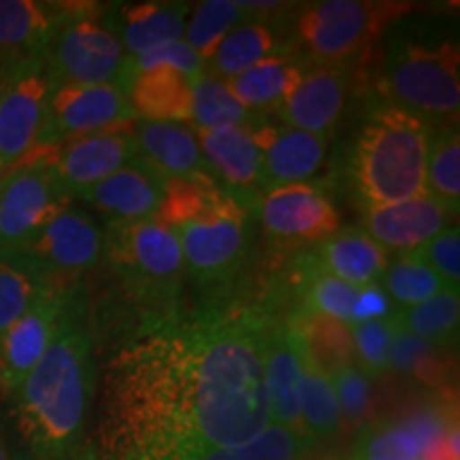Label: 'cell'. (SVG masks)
<instances>
[{
	"label": "cell",
	"instance_id": "f35d334b",
	"mask_svg": "<svg viewBox=\"0 0 460 460\" xmlns=\"http://www.w3.org/2000/svg\"><path fill=\"white\" fill-rule=\"evenodd\" d=\"M441 352L444 349L399 329L393 339V348H390V369L416 377L429 386H439L447 371Z\"/></svg>",
	"mask_w": 460,
	"mask_h": 460
},
{
	"label": "cell",
	"instance_id": "60d3db41",
	"mask_svg": "<svg viewBox=\"0 0 460 460\" xmlns=\"http://www.w3.org/2000/svg\"><path fill=\"white\" fill-rule=\"evenodd\" d=\"M312 446L301 435L271 424L250 444L228 450H214L190 460H298Z\"/></svg>",
	"mask_w": 460,
	"mask_h": 460
},
{
	"label": "cell",
	"instance_id": "7a4b0ae2",
	"mask_svg": "<svg viewBox=\"0 0 460 460\" xmlns=\"http://www.w3.org/2000/svg\"><path fill=\"white\" fill-rule=\"evenodd\" d=\"M84 314L71 290L49 348L13 393L17 430L39 460H60L71 452L88 422L96 367Z\"/></svg>",
	"mask_w": 460,
	"mask_h": 460
},
{
	"label": "cell",
	"instance_id": "8d00e7d4",
	"mask_svg": "<svg viewBox=\"0 0 460 460\" xmlns=\"http://www.w3.org/2000/svg\"><path fill=\"white\" fill-rule=\"evenodd\" d=\"M295 312L298 314V322H301L305 349H307L309 358L326 376H331L332 371L348 365V362H354V343L348 324L326 318V315H307L298 309Z\"/></svg>",
	"mask_w": 460,
	"mask_h": 460
},
{
	"label": "cell",
	"instance_id": "e0dca14e",
	"mask_svg": "<svg viewBox=\"0 0 460 460\" xmlns=\"http://www.w3.org/2000/svg\"><path fill=\"white\" fill-rule=\"evenodd\" d=\"M262 154L261 188L262 194L275 188L307 183L324 163L331 137L309 135L284 124H269L261 119L250 128Z\"/></svg>",
	"mask_w": 460,
	"mask_h": 460
},
{
	"label": "cell",
	"instance_id": "e575fe53",
	"mask_svg": "<svg viewBox=\"0 0 460 460\" xmlns=\"http://www.w3.org/2000/svg\"><path fill=\"white\" fill-rule=\"evenodd\" d=\"M379 284L386 290L396 309L411 307V305L429 301L430 296L439 295V292L450 290L444 284V279L416 252L401 254L393 262H388Z\"/></svg>",
	"mask_w": 460,
	"mask_h": 460
},
{
	"label": "cell",
	"instance_id": "8fae6325",
	"mask_svg": "<svg viewBox=\"0 0 460 460\" xmlns=\"http://www.w3.org/2000/svg\"><path fill=\"white\" fill-rule=\"evenodd\" d=\"M15 256L24 258L45 281L62 286V278H73L101 264L105 258V230L85 211L68 207Z\"/></svg>",
	"mask_w": 460,
	"mask_h": 460
},
{
	"label": "cell",
	"instance_id": "9a60e30c",
	"mask_svg": "<svg viewBox=\"0 0 460 460\" xmlns=\"http://www.w3.org/2000/svg\"><path fill=\"white\" fill-rule=\"evenodd\" d=\"M264 233L278 241L322 243L339 230V214L326 192L314 183L275 188L258 200Z\"/></svg>",
	"mask_w": 460,
	"mask_h": 460
},
{
	"label": "cell",
	"instance_id": "ac0fdd59",
	"mask_svg": "<svg viewBox=\"0 0 460 460\" xmlns=\"http://www.w3.org/2000/svg\"><path fill=\"white\" fill-rule=\"evenodd\" d=\"M454 217L456 214L450 207H446L433 194L424 192L401 203L367 207L362 224L365 233L386 252L413 254L441 230L452 226Z\"/></svg>",
	"mask_w": 460,
	"mask_h": 460
},
{
	"label": "cell",
	"instance_id": "4316f807",
	"mask_svg": "<svg viewBox=\"0 0 460 460\" xmlns=\"http://www.w3.org/2000/svg\"><path fill=\"white\" fill-rule=\"evenodd\" d=\"M303 73L305 68L296 58L279 51V54L264 58L237 77L224 82V85L247 111L262 115L278 111L284 105L296 84L301 82Z\"/></svg>",
	"mask_w": 460,
	"mask_h": 460
},
{
	"label": "cell",
	"instance_id": "c3c4849f",
	"mask_svg": "<svg viewBox=\"0 0 460 460\" xmlns=\"http://www.w3.org/2000/svg\"><path fill=\"white\" fill-rule=\"evenodd\" d=\"M3 256H4V252H3V250H0V258H3Z\"/></svg>",
	"mask_w": 460,
	"mask_h": 460
},
{
	"label": "cell",
	"instance_id": "7dc6e473",
	"mask_svg": "<svg viewBox=\"0 0 460 460\" xmlns=\"http://www.w3.org/2000/svg\"><path fill=\"white\" fill-rule=\"evenodd\" d=\"M3 172H4V166H3V163H0V177H3Z\"/></svg>",
	"mask_w": 460,
	"mask_h": 460
},
{
	"label": "cell",
	"instance_id": "d4e9b609",
	"mask_svg": "<svg viewBox=\"0 0 460 460\" xmlns=\"http://www.w3.org/2000/svg\"><path fill=\"white\" fill-rule=\"evenodd\" d=\"M135 115L146 122H188L192 113V79L171 66L135 73L128 85Z\"/></svg>",
	"mask_w": 460,
	"mask_h": 460
},
{
	"label": "cell",
	"instance_id": "7bdbcfd3",
	"mask_svg": "<svg viewBox=\"0 0 460 460\" xmlns=\"http://www.w3.org/2000/svg\"><path fill=\"white\" fill-rule=\"evenodd\" d=\"M416 254L444 279L450 290L460 288V230L456 224L441 230L437 237L424 243Z\"/></svg>",
	"mask_w": 460,
	"mask_h": 460
},
{
	"label": "cell",
	"instance_id": "4fadbf2b",
	"mask_svg": "<svg viewBox=\"0 0 460 460\" xmlns=\"http://www.w3.org/2000/svg\"><path fill=\"white\" fill-rule=\"evenodd\" d=\"M48 101L45 62L0 79V163L4 171L13 169L41 146Z\"/></svg>",
	"mask_w": 460,
	"mask_h": 460
},
{
	"label": "cell",
	"instance_id": "7402d4cb",
	"mask_svg": "<svg viewBox=\"0 0 460 460\" xmlns=\"http://www.w3.org/2000/svg\"><path fill=\"white\" fill-rule=\"evenodd\" d=\"M58 3L0 0V79L45 62Z\"/></svg>",
	"mask_w": 460,
	"mask_h": 460
},
{
	"label": "cell",
	"instance_id": "8992f818",
	"mask_svg": "<svg viewBox=\"0 0 460 460\" xmlns=\"http://www.w3.org/2000/svg\"><path fill=\"white\" fill-rule=\"evenodd\" d=\"M130 65L132 58L126 56L101 9L58 3V20L45 56L49 90L96 84H124L128 88Z\"/></svg>",
	"mask_w": 460,
	"mask_h": 460
},
{
	"label": "cell",
	"instance_id": "9c48e42d",
	"mask_svg": "<svg viewBox=\"0 0 460 460\" xmlns=\"http://www.w3.org/2000/svg\"><path fill=\"white\" fill-rule=\"evenodd\" d=\"M66 192L49 166L48 147H37L0 177V250L22 254L45 226L71 207Z\"/></svg>",
	"mask_w": 460,
	"mask_h": 460
},
{
	"label": "cell",
	"instance_id": "f6af8a7d",
	"mask_svg": "<svg viewBox=\"0 0 460 460\" xmlns=\"http://www.w3.org/2000/svg\"><path fill=\"white\" fill-rule=\"evenodd\" d=\"M394 312H396L394 303L390 301L386 290H384L382 284L377 281V284L358 288V298H356L352 324H360V322L379 320V318H390V315H394Z\"/></svg>",
	"mask_w": 460,
	"mask_h": 460
},
{
	"label": "cell",
	"instance_id": "6da1fadb",
	"mask_svg": "<svg viewBox=\"0 0 460 460\" xmlns=\"http://www.w3.org/2000/svg\"><path fill=\"white\" fill-rule=\"evenodd\" d=\"M269 307L203 305L152 318L102 382V460H190L271 427L262 335Z\"/></svg>",
	"mask_w": 460,
	"mask_h": 460
},
{
	"label": "cell",
	"instance_id": "44dd1931",
	"mask_svg": "<svg viewBox=\"0 0 460 460\" xmlns=\"http://www.w3.org/2000/svg\"><path fill=\"white\" fill-rule=\"evenodd\" d=\"M197 139L200 152L209 164L211 175L237 203L258 207L261 188L262 154L254 137L247 128H224V130H199ZM250 211V209H247ZM252 214V211H250Z\"/></svg>",
	"mask_w": 460,
	"mask_h": 460
},
{
	"label": "cell",
	"instance_id": "603a6c76",
	"mask_svg": "<svg viewBox=\"0 0 460 460\" xmlns=\"http://www.w3.org/2000/svg\"><path fill=\"white\" fill-rule=\"evenodd\" d=\"M190 13L192 4L158 0V3L115 4L105 22L119 39L126 56L135 60L164 45L183 41Z\"/></svg>",
	"mask_w": 460,
	"mask_h": 460
},
{
	"label": "cell",
	"instance_id": "ab89813d",
	"mask_svg": "<svg viewBox=\"0 0 460 460\" xmlns=\"http://www.w3.org/2000/svg\"><path fill=\"white\" fill-rule=\"evenodd\" d=\"M399 331L394 315L360 322L349 326L354 343V362L369 379H379L390 371V348Z\"/></svg>",
	"mask_w": 460,
	"mask_h": 460
},
{
	"label": "cell",
	"instance_id": "bcb514c9",
	"mask_svg": "<svg viewBox=\"0 0 460 460\" xmlns=\"http://www.w3.org/2000/svg\"><path fill=\"white\" fill-rule=\"evenodd\" d=\"M0 460H11V458H9V454H7V450H4L3 441H0Z\"/></svg>",
	"mask_w": 460,
	"mask_h": 460
},
{
	"label": "cell",
	"instance_id": "2e32d148",
	"mask_svg": "<svg viewBox=\"0 0 460 460\" xmlns=\"http://www.w3.org/2000/svg\"><path fill=\"white\" fill-rule=\"evenodd\" d=\"M68 295L66 286H48L0 337V384L15 393L54 339Z\"/></svg>",
	"mask_w": 460,
	"mask_h": 460
},
{
	"label": "cell",
	"instance_id": "f1b7e54d",
	"mask_svg": "<svg viewBox=\"0 0 460 460\" xmlns=\"http://www.w3.org/2000/svg\"><path fill=\"white\" fill-rule=\"evenodd\" d=\"M273 54H279V43L273 31L264 20L252 17L241 22L222 39L205 65V73L220 82H228Z\"/></svg>",
	"mask_w": 460,
	"mask_h": 460
},
{
	"label": "cell",
	"instance_id": "ee69618b",
	"mask_svg": "<svg viewBox=\"0 0 460 460\" xmlns=\"http://www.w3.org/2000/svg\"><path fill=\"white\" fill-rule=\"evenodd\" d=\"M154 66H171L175 68V71L186 75V77L192 79V82L205 73L203 60H200V58L194 54V51L190 49L183 41L164 45V48L149 51V54H143L139 58H135L130 65L132 75L147 71V68H154Z\"/></svg>",
	"mask_w": 460,
	"mask_h": 460
},
{
	"label": "cell",
	"instance_id": "5bb4252c",
	"mask_svg": "<svg viewBox=\"0 0 460 460\" xmlns=\"http://www.w3.org/2000/svg\"><path fill=\"white\" fill-rule=\"evenodd\" d=\"M130 126L68 137L56 146H45L49 166L73 199L139 156Z\"/></svg>",
	"mask_w": 460,
	"mask_h": 460
},
{
	"label": "cell",
	"instance_id": "d6986e66",
	"mask_svg": "<svg viewBox=\"0 0 460 460\" xmlns=\"http://www.w3.org/2000/svg\"><path fill=\"white\" fill-rule=\"evenodd\" d=\"M166 183L169 180L163 172L139 154L107 180L84 190L75 199H82L105 214L109 222L152 220L158 216L164 200Z\"/></svg>",
	"mask_w": 460,
	"mask_h": 460
},
{
	"label": "cell",
	"instance_id": "4dcf8cb0",
	"mask_svg": "<svg viewBox=\"0 0 460 460\" xmlns=\"http://www.w3.org/2000/svg\"><path fill=\"white\" fill-rule=\"evenodd\" d=\"M305 341V339H303ZM301 427L307 444L314 447L318 441L331 439L341 427L337 396L329 376L303 354V382H301Z\"/></svg>",
	"mask_w": 460,
	"mask_h": 460
},
{
	"label": "cell",
	"instance_id": "3957f363",
	"mask_svg": "<svg viewBox=\"0 0 460 460\" xmlns=\"http://www.w3.org/2000/svg\"><path fill=\"white\" fill-rule=\"evenodd\" d=\"M156 220L175 234L186 273L199 286L214 290L243 269L250 211L214 177L169 180Z\"/></svg>",
	"mask_w": 460,
	"mask_h": 460
},
{
	"label": "cell",
	"instance_id": "83f0119b",
	"mask_svg": "<svg viewBox=\"0 0 460 460\" xmlns=\"http://www.w3.org/2000/svg\"><path fill=\"white\" fill-rule=\"evenodd\" d=\"M356 298H358V288L326 273L315 256H307L298 262L295 309L301 314L326 315L349 326L354 318Z\"/></svg>",
	"mask_w": 460,
	"mask_h": 460
},
{
	"label": "cell",
	"instance_id": "ba28073f",
	"mask_svg": "<svg viewBox=\"0 0 460 460\" xmlns=\"http://www.w3.org/2000/svg\"><path fill=\"white\" fill-rule=\"evenodd\" d=\"M407 4L324 0L307 4L296 17V37L315 65L343 66L365 54Z\"/></svg>",
	"mask_w": 460,
	"mask_h": 460
},
{
	"label": "cell",
	"instance_id": "836d02e7",
	"mask_svg": "<svg viewBox=\"0 0 460 460\" xmlns=\"http://www.w3.org/2000/svg\"><path fill=\"white\" fill-rule=\"evenodd\" d=\"M245 20L252 17L234 0H207L190 13L183 43L207 65L222 39Z\"/></svg>",
	"mask_w": 460,
	"mask_h": 460
},
{
	"label": "cell",
	"instance_id": "1f68e13d",
	"mask_svg": "<svg viewBox=\"0 0 460 460\" xmlns=\"http://www.w3.org/2000/svg\"><path fill=\"white\" fill-rule=\"evenodd\" d=\"M190 119L199 130H224V128H247L256 126L262 115H256L241 105L230 94L220 79L203 73L192 82V113Z\"/></svg>",
	"mask_w": 460,
	"mask_h": 460
},
{
	"label": "cell",
	"instance_id": "cb8c5ba5",
	"mask_svg": "<svg viewBox=\"0 0 460 460\" xmlns=\"http://www.w3.org/2000/svg\"><path fill=\"white\" fill-rule=\"evenodd\" d=\"M137 149L166 180H194L214 177L200 152L197 130L183 122H132Z\"/></svg>",
	"mask_w": 460,
	"mask_h": 460
},
{
	"label": "cell",
	"instance_id": "484cf974",
	"mask_svg": "<svg viewBox=\"0 0 460 460\" xmlns=\"http://www.w3.org/2000/svg\"><path fill=\"white\" fill-rule=\"evenodd\" d=\"M315 261L326 273L354 288L377 284L388 267V252L365 230H337L320 243Z\"/></svg>",
	"mask_w": 460,
	"mask_h": 460
},
{
	"label": "cell",
	"instance_id": "d6a6232c",
	"mask_svg": "<svg viewBox=\"0 0 460 460\" xmlns=\"http://www.w3.org/2000/svg\"><path fill=\"white\" fill-rule=\"evenodd\" d=\"M427 192L458 214L460 137L456 124H439V128H429Z\"/></svg>",
	"mask_w": 460,
	"mask_h": 460
},
{
	"label": "cell",
	"instance_id": "5b68a950",
	"mask_svg": "<svg viewBox=\"0 0 460 460\" xmlns=\"http://www.w3.org/2000/svg\"><path fill=\"white\" fill-rule=\"evenodd\" d=\"M102 261L132 296L156 309V318L175 312L186 267L175 234L156 217L109 222Z\"/></svg>",
	"mask_w": 460,
	"mask_h": 460
},
{
	"label": "cell",
	"instance_id": "b9f144b4",
	"mask_svg": "<svg viewBox=\"0 0 460 460\" xmlns=\"http://www.w3.org/2000/svg\"><path fill=\"white\" fill-rule=\"evenodd\" d=\"M332 390H335L339 413L341 420L349 424V427L360 429L362 424L369 422L371 401H373V379H369L358 369L356 362H348V365L339 367L331 376Z\"/></svg>",
	"mask_w": 460,
	"mask_h": 460
},
{
	"label": "cell",
	"instance_id": "30bf717a",
	"mask_svg": "<svg viewBox=\"0 0 460 460\" xmlns=\"http://www.w3.org/2000/svg\"><path fill=\"white\" fill-rule=\"evenodd\" d=\"M303 354L305 341L298 314L290 309L286 315H279L275 309H269L262 335L269 416L275 427L292 430L305 439L301 427Z\"/></svg>",
	"mask_w": 460,
	"mask_h": 460
},
{
	"label": "cell",
	"instance_id": "f546056e",
	"mask_svg": "<svg viewBox=\"0 0 460 460\" xmlns=\"http://www.w3.org/2000/svg\"><path fill=\"white\" fill-rule=\"evenodd\" d=\"M399 329L439 349H452L458 341L460 298L458 290H444L411 307L394 312Z\"/></svg>",
	"mask_w": 460,
	"mask_h": 460
},
{
	"label": "cell",
	"instance_id": "74e56055",
	"mask_svg": "<svg viewBox=\"0 0 460 460\" xmlns=\"http://www.w3.org/2000/svg\"><path fill=\"white\" fill-rule=\"evenodd\" d=\"M48 286L54 284L45 281L24 258H0V337Z\"/></svg>",
	"mask_w": 460,
	"mask_h": 460
},
{
	"label": "cell",
	"instance_id": "52a82bcc",
	"mask_svg": "<svg viewBox=\"0 0 460 460\" xmlns=\"http://www.w3.org/2000/svg\"><path fill=\"white\" fill-rule=\"evenodd\" d=\"M388 105L405 109L430 126L456 124L460 107L458 45L399 41L382 73Z\"/></svg>",
	"mask_w": 460,
	"mask_h": 460
},
{
	"label": "cell",
	"instance_id": "7c38bea8",
	"mask_svg": "<svg viewBox=\"0 0 460 460\" xmlns=\"http://www.w3.org/2000/svg\"><path fill=\"white\" fill-rule=\"evenodd\" d=\"M135 119L124 84L60 85L49 90L41 146H56L68 137L128 126Z\"/></svg>",
	"mask_w": 460,
	"mask_h": 460
},
{
	"label": "cell",
	"instance_id": "277c9868",
	"mask_svg": "<svg viewBox=\"0 0 460 460\" xmlns=\"http://www.w3.org/2000/svg\"><path fill=\"white\" fill-rule=\"evenodd\" d=\"M429 124L388 102L362 124L352 156L354 183L367 207H382L427 192Z\"/></svg>",
	"mask_w": 460,
	"mask_h": 460
},
{
	"label": "cell",
	"instance_id": "d590c367",
	"mask_svg": "<svg viewBox=\"0 0 460 460\" xmlns=\"http://www.w3.org/2000/svg\"><path fill=\"white\" fill-rule=\"evenodd\" d=\"M349 460H422V450L405 420L379 418L358 429Z\"/></svg>",
	"mask_w": 460,
	"mask_h": 460
},
{
	"label": "cell",
	"instance_id": "ffe728a7",
	"mask_svg": "<svg viewBox=\"0 0 460 460\" xmlns=\"http://www.w3.org/2000/svg\"><path fill=\"white\" fill-rule=\"evenodd\" d=\"M348 101V68L315 65L278 109L281 124L309 135L331 137Z\"/></svg>",
	"mask_w": 460,
	"mask_h": 460
}]
</instances>
